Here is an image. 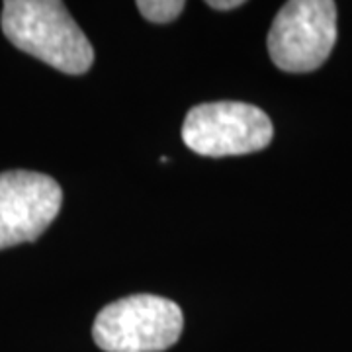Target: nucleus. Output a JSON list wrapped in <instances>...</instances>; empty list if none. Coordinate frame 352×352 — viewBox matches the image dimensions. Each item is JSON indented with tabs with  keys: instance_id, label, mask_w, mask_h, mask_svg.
Returning a JSON list of instances; mask_svg holds the SVG:
<instances>
[{
	"instance_id": "obj_1",
	"label": "nucleus",
	"mask_w": 352,
	"mask_h": 352,
	"mask_svg": "<svg viewBox=\"0 0 352 352\" xmlns=\"http://www.w3.org/2000/svg\"><path fill=\"white\" fill-rule=\"evenodd\" d=\"M2 32L14 47L67 75H82L94 63V50L63 2L6 0Z\"/></svg>"
},
{
	"instance_id": "obj_2",
	"label": "nucleus",
	"mask_w": 352,
	"mask_h": 352,
	"mask_svg": "<svg viewBox=\"0 0 352 352\" xmlns=\"http://www.w3.org/2000/svg\"><path fill=\"white\" fill-rule=\"evenodd\" d=\"M184 317L175 302L135 294L110 303L96 315L92 337L106 352H161L175 344Z\"/></svg>"
},
{
	"instance_id": "obj_3",
	"label": "nucleus",
	"mask_w": 352,
	"mask_h": 352,
	"mask_svg": "<svg viewBox=\"0 0 352 352\" xmlns=\"http://www.w3.org/2000/svg\"><path fill=\"white\" fill-rule=\"evenodd\" d=\"M337 41L333 0H292L276 14L268 32L272 63L286 73H309L327 61Z\"/></svg>"
},
{
	"instance_id": "obj_4",
	"label": "nucleus",
	"mask_w": 352,
	"mask_h": 352,
	"mask_svg": "<svg viewBox=\"0 0 352 352\" xmlns=\"http://www.w3.org/2000/svg\"><path fill=\"white\" fill-rule=\"evenodd\" d=\"M274 135L266 113L247 102L194 106L182 126V141L201 157H231L264 149Z\"/></svg>"
},
{
	"instance_id": "obj_5",
	"label": "nucleus",
	"mask_w": 352,
	"mask_h": 352,
	"mask_svg": "<svg viewBox=\"0 0 352 352\" xmlns=\"http://www.w3.org/2000/svg\"><path fill=\"white\" fill-rule=\"evenodd\" d=\"M63 190L51 176L32 170L0 175V251L36 241L57 217Z\"/></svg>"
},
{
	"instance_id": "obj_6",
	"label": "nucleus",
	"mask_w": 352,
	"mask_h": 352,
	"mask_svg": "<svg viewBox=\"0 0 352 352\" xmlns=\"http://www.w3.org/2000/svg\"><path fill=\"white\" fill-rule=\"evenodd\" d=\"M182 0H139L138 8L141 16L155 24H166L176 20L184 10Z\"/></svg>"
},
{
	"instance_id": "obj_7",
	"label": "nucleus",
	"mask_w": 352,
	"mask_h": 352,
	"mask_svg": "<svg viewBox=\"0 0 352 352\" xmlns=\"http://www.w3.org/2000/svg\"><path fill=\"white\" fill-rule=\"evenodd\" d=\"M245 2L243 0H210L208 6H212L215 10H233V8H239Z\"/></svg>"
}]
</instances>
